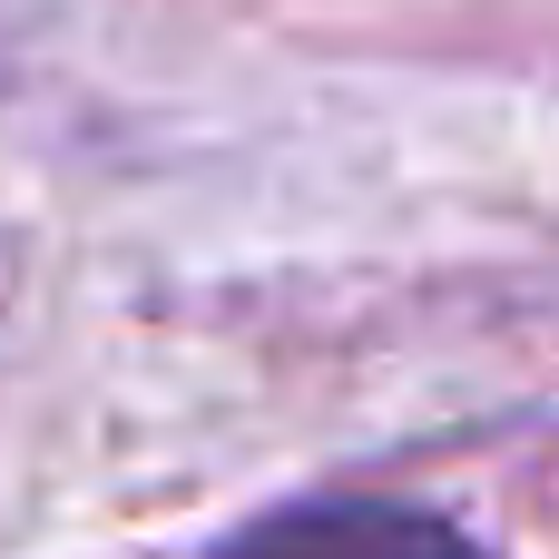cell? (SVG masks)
I'll list each match as a JSON object with an SVG mask.
<instances>
[{"label":"cell","mask_w":559,"mask_h":559,"mask_svg":"<svg viewBox=\"0 0 559 559\" xmlns=\"http://www.w3.org/2000/svg\"><path fill=\"white\" fill-rule=\"evenodd\" d=\"M216 559H481L452 521L403 511V501H305L255 531H236Z\"/></svg>","instance_id":"cell-1"}]
</instances>
